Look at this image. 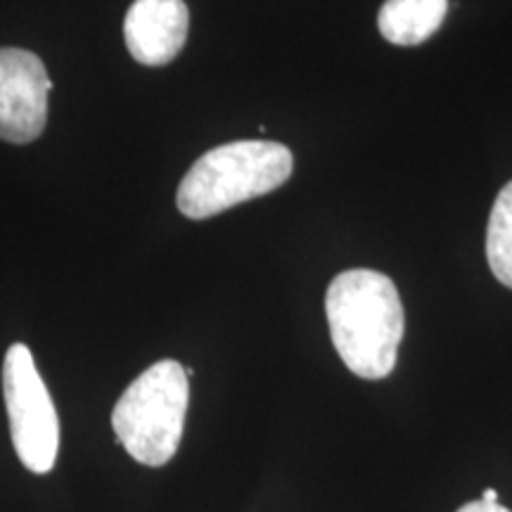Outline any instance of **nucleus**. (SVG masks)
Segmentation results:
<instances>
[{"label":"nucleus","instance_id":"nucleus-1","mask_svg":"<svg viewBox=\"0 0 512 512\" xmlns=\"http://www.w3.org/2000/svg\"><path fill=\"white\" fill-rule=\"evenodd\" d=\"M339 358L363 380L392 373L403 339V304L392 278L370 268L335 275L325 297Z\"/></svg>","mask_w":512,"mask_h":512},{"label":"nucleus","instance_id":"nucleus-5","mask_svg":"<svg viewBox=\"0 0 512 512\" xmlns=\"http://www.w3.org/2000/svg\"><path fill=\"white\" fill-rule=\"evenodd\" d=\"M53 81L46 64L22 48H0V140L27 145L43 133Z\"/></svg>","mask_w":512,"mask_h":512},{"label":"nucleus","instance_id":"nucleus-10","mask_svg":"<svg viewBox=\"0 0 512 512\" xmlns=\"http://www.w3.org/2000/svg\"><path fill=\"white\" fill-rule=\"evenodd\" d=\"M479 501L498 503V491L496 489H484V494H482V498H479Z\"/></svg>","mask_w":512,"mask_h":512},{"label":"nucleus","instance_id":"nucleus-8","mask_svg":"<svg viewBox=\"0 0 512 512\" xmlns=\"http://www.w3.org/2000/svg\"><path fill=\"white\" fill-rule=\"evenodd\" d=\"M486 259L491 273L512 290V181L498 192L486 228Z\"/></svg>","mask_w":512,"mask_h":512},{"label":"nucleus","instance_id":"nucleus-6","mask_svg":"<svg viewBox=\"0 0 512 512\" xmlns=\"http://www.w3.org/2000/svg\"><path fill=\"white\" fill-rule=\"evenodd\" d=\"M188 29L185 0H136L124 19L126 48L145 67H164L183 50Z\"/></svg>","mask_w":512,"mask_h":512},{"label":"nucleus","instance_id":"nucleus-3","mask_svg":"<svg viewBox=\"0 0 512 512\" xmlns=\"http://www.w3.org/2000/svg\"><path fill=\"white\" fill-rule=\"evenodd\" d=\"M188 370L164 358L136 377L112 411V427L128 456L162 467L176 456L190 403Z\"/></svg>","mask_w":512,"mask_h":512},{"label":"nucleus","instance_id":"nucleus-4","mask_svg":"<svg viewBox=\"0 0 512 512\" xmlns=\"http://www.w3.org/2000/svg\"><path fill=\"white\" fill-rule=\"evenodd\" d=\"M12 446L29 472L48 475L60 451V420L27 344H12L3 363Z\"/></svg>","mask_w":512,"mask_h":512},{"label":"nucleus","instance_id":"nucleus-9","mask_svg":"<svg viewBox=\"0 0 512 512\" xmlns=\"http://www.w3.org/2000/svg\"><path fill=\"white\" fill-rule=\"evenodd\" d=\"M456 512H510L508 508H503L501 503H484V501H472L465 503L463 508Z\"/></svg>","mask_w":512,"mask_h":512},{"label":"nucleus","instance_id":"nucleus-7","mask_svg":"<svg viewBox=\"0 0 512 512\" xmlns=\"http://www.w3.org/2000/svg\"><path fill=\"white\" fill-rule=\"evenodd\" d=\"M448 0H387L377 15L380 34L394 46H420L441 27Z\"/></svg>","mask_w":512,"mask_h":512},{"label":"nucleus","instance_id":"nucleus-2","mask_svg":"<svg viewBox=\"0 0 512 512\" xmlns=\"http://www.w3.org/2000/svg\"><path fill=\"white\" fill-rule=\"evenodd\" d=\"M292 152L273 140H235L202 155L178 185L176 204L192 221L266 195L292 176Z\"/></svg>","mask_w":512,"mask_h":512}]
</instances>
